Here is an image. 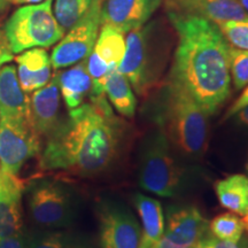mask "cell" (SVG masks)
Listing matches in <instances>:
<instances>
[{"label": "cell", "mask_w": 248, "mask_h": 248, "mask_svg": "<svg viewBox=\"0 0 248 248\" xmlns=\"http://www.w3.org/2000/svg\"><path fill=\"white\" fill-rule=\"evenodd\" d=\"M232 47L248 51V18L215 23Z\"/></svg>", "instance_id": "obj_26"}, {"label": "cell", "mask_w": 248, "mask_h": 248, "mask_svg": "<svg viewBox=\"0 0 248 248\" xmlns=\"http://www.w3.org/2000/svg\"><path fill=\"white\" fill-rule=\"evenodd\" d=\"M238 1L240 2V5L243 6L245 11H246L247 13H248V0H238Z\"/></svg>", "instance_id": "obj_36"}, {"label": "cell", "mask_w": 248, "mask_h": 248, "mask_svg": "<svg viewBox=\"0 0 248 248\" xmlns=\"http://www.w3.org/2000/svg\"><path fill=\"white\" fill-rule=\"evenodd\" d=\"M230 75L237 90L248 85V51L230 46Z\"/></svg>", "instance_id": "obj_27"}, {"label": "cell", "mask_w": 248, "mask_h": 248, "mask_svg": "<svg viewBox=\"0 0 248 248\" xmlns=\"http://www.w3.org/2000/svg\"><path fill=\"white\" fill-rule=\"evenodd\" d=\"M246 170H247V179H248V160H247V163H246Z\"/></svg>", "instance_id": "obj_37"}, {"label": "cell", "mask_w": 248, "mask_h": 248, "mask_svg": "<svg viewBox=\"0 0 248 248\" xmlns=\"http://www.w3.org/2000/svg\"><path fill=\"white\" fill-rule=\"evenodd\" d=\"M246 223L234 213H224L209 223V231L214 237L230 243H239L246 230Z\"/></svg>", "instance_id": "obj_24"}, {"label": "cell", "mask_w": 248, "mask_h": 248, "mask_svg": "<svg viewBox=\"0 0 248 248\" xmlns=\"http://www.w3.org/2000/svg\"><path fill=\"white\" fill-rule=\"evenodd\" d=\"M173 150L159 126L142 138L138 152V183L142 190L162 198H176L192 187L193 167Z\"/></svg>", "instance_id": "obj_4"}, {"label": "cell", "mask_w": 248, "mask_h": 248, "mask_svg": "<svg viewBox=\"0 0 248 248\" xmlns=\"http://www.w3.org/2000/svg\"><path fill=\"white\" fill-rule=\"evenodd\" d=\"M209 232V223L190 204L167 208V225L155 248H190Z\"/></svg>", "instance_id": "obj_11"}, {"label": "cell", "mask_w": 248, "mask_h": 248, "mask_svg": "<svg viewBox=\"0 0 248 248\" xmlns=\"http://www.w3.org/2000/svg\"><path fill=\"white\" fill-rule=\"evenodd\" d=\"M248 106V85L245 86L244 91L241 92V94L238 97L237 100H235L233 104L231 105L230 108L226 110L224 117H223V121H226L231 119L234 114H237L240 109H243L244 107Z\"/></svg>", "instance_id": "obj_28"}, {"label": "cell", "mask_w": 248, "mask_h": 248, "mask_svg": "<svg viewBox=\"0 0 248 248\" xmlns=\"http://www.w3.org/2000/svg\"><path fill=\"white\" fill-rule=\"evenodd\" d=\"M101 248H139L141 226L125 204L104 201L98 210Z\"/></svg>", "instance_id": "obj_10"}, {"label": "cell", "mask_w": 248, "mask_h": 248, "mask_svg": "<svg viewBox=\"0 0 248 248\" xmlns=\"http://www.w3.org/2000/svg\"><path fill=\"white\" fill-rule=\"evenodd\" d=\"M44 0H13V5H36Z\"/></svg>", "instance_id": "obj_34"}, {"label": "cell", "mask_w": 248, "mask_h": 248, "mask_svg": "<svg viewBox=\"0 0 248 248\" xmlns=\"http://www.w3.org/2000/svg\"><path fill=\"white\" fill-rule=\"evenodd\" d=\"M22 191L23 184L16 175L0 168V239L22 233Z\"/></svg>", "instance_id": "obj_15"}, {"label": "cell", "mask_w": 248, "mask_h": 248, "mask_svg": "<svg viewBox=\"0 0 248 248\" xmlns=\"http://www.w3.org/2000/svg\"><path fill=\"white\" fill-rule=\"evenodd\" d=\"M0 119L30 120V98L21 88L14 64L0 68Z\"/></svg>", "instance_id": "obj_16"}, {"label": "cell", "mask_w": 248, "mask_h": 248, "mask_svg": "<svg viewBox=\"0 0 248 248\" xmlns=\"http://www.w3.org/2000/svg\"><path fill=\"white\" fill-rule=\"evenodd\" d=\"M94 0H55L53 13L62 30L67 32L92 7Z\"/></svg>", "instance_id": "obj_25"}, {"label": "cell", "mask_w": 248, "mask_h": 248, "mask_svg": "<svg viewBox=\"0 0 248 248\" xmlns=\"http://www.w3.org/2000/svg\"><path fill=\"white\" fill-rule=\"evenodd\" d=\"M219 203L230 212L239 215L248 230V179L247 176L234 173L215 184Z\"/></svg>", "instance_id": "obj_20"}, {"label": "cell", "mask_w": 248, "mask_h": 248, "mask_svg": "<svg viewBox=\"0 0 248 248\" xmlns=\"http://www.w3.org/2000/svg\"><path fill=\"white\" fill-rule=\"evenodd\" d=\"M166 4L171 13L206 18L213 23L248 18L238 0H166Z\"/></svg>", "instance_id": "obj_14"}, {"label": "cell", "mask_w": 248, "mask_h": 248, "mask_svg": "<svg viewBox=\"0 0 248 248\" xmlns=\"http://www.w3.org/2000/svg\"><path fill=\"white\" fill-rule=\"evenodd\" d=\"M0 248H27V245L22 233H18L0 239Z\"/></svg>", "instance_id": "obj_31"}, {"label": "cell", "mask_w": 248, "mask_h": 248, "mask_svg": "<svg viewBox=\"0 0 248 248\" xmlns=\"http://www.w3.org/2000/svg\"><path fill=\"white\" fill-rule=\"evenodd\" d=\"M125 123L106 95H92L60 121L40 155V168L80 176L105 171L122 150Z\"/></svg>", "instance_id": "obj_1"}, {"label": "cell", "mask_w": 248, "mask_h": 248, "mask_svg": "<svg viewBox=\"0 0 248 248\" xmlns=\"http://www.w3.org/2000/svg\"><path fill=\"white\" fill-rule=\"evenodd\" d=\"M58 84L68 109H75L92 94V79L85 60L57 73Z\"/></svg>", "instance_id": "obj_18"}, {"label": "cell", "mask_w": 248, "mask_h": 248, "mask_svg": "<svg viewBox=\"0 0 248 248\" xmlns=\"http://www.w3.org/2000/svg\"><path fill=\"white\" fill-rule=\"evenodd\" d=\"M168 18L178 36L168 79L213 115L231 94V45L206 18L171 12Z\"/></svg>", "instance_id": "obj_2"}, {"label": "cell", "mask_w": 248, "mask_h": 248, "mask_svg": "<svg viewBox=\"0 0 248 248\" xmlns=\"http://www.w3.org/2000/svg\"><path fill=\"white\" fill-rule=\"evenodd\" d=\"M125 52V37L115 28L101 24L100 31L91 53L111 70L119 68Z\"/></svg>", "instance_id": "obj_22"}, {"label": "cell", "mask_w": 248, "mask_h": 248, "mask_svg": "<svg viewBox=\"0 0 248 248\" xmlns=\"http://www.w3.org/2000/svg\"><path fill=\"white\" fill-rule=\"evenodd\" d=\"M190 248H209L208 245H207L206 240H204V237L202 238V239H200L198 243H195L193 246H191Z\"/></svg>", "instance_id": "obj_35"}, {"label": "cell", "mask_w": 248, "mask_h": 248, "mask_svg": "<svg viewBox=\"0 0 248 248\" xmlns=\"http://www.w3.org/2000/svg\"><path fill=\"white\" fill-rule=\"evenodd\" d=\"M162 0H102L101 24L125 33L148 23Z\"/></svg>", "instance_id": "obj_12"}, {"label": "cell", "mask_w": 248, "mask_h": 248, "mask_svg": "<svg viewBox=\"0 0 248 248\" xmlns=\"http://www.w3.org/2000/svg\"><path fill=\"white\" fill-rule=\"evenodd\" d=\"M18 67V82L26 93L45 86L52 78L51 57L42 47L27 49L15 58Z\"/></svg>", "instance_id": "obj_17"}, {"label": "cell", "mask_w": 248, "mask_h": 248, "mask_svg": "<svg viewBox=\"0 0 248 248\" xmlns=\"http://www.w3.org/2000/svg\"><path fill=\"white\" fill-rule=\"evenodd\" d=\"M53 0L17 8L6 21L4 33L14 54L27 49L53 46L64 36L54 16Z\"/></svg>", "instance_id": "obj_6"}, {"label": "cell", "mask_w": 248, "mask_h": 248, "mask_svg": "<svg viewBox=\"0 0 248 248\" xmlns=\"http://www.w3.org/2000/svg\"><path fill=\"white\" fill-rule=\"evenodd\" d=\"M133 204L141 219V241L139 248H155L164 232V213L160 201L136 193Z\"/></svg>", "instance_id": "obj_19"}, {"label": "cell", "mask_w": 248, "mask_h": 248, "mask_svg": "<svg viewBox=\"0 0 248 248\" xmlns=\"http://www.w3.org/2000/svg\"><path fill=\"white\" fill-rule=\"evenodd\" d=\"M40 141L30 120L0 119V168L17 175L24 163L39 153Z\"/></svg>", "instance_id": "obj_9"}, {"label": "cell", "mask_w": 248, "mask_h": 248, "mask_svg": "<svg viewBox=\"0 0 248 248\" xmlns=\"http://www.w3.org/2000/svg\"><path fill=\"white\" fill-rule=\"evenodd\" d=\"M204 240H206L209 248H247L245 245L239 243H230V241L218 239V238L214 237L213 234H209V232L204 235Z\"/></svg>", "instance_id": "obj_30"}, {"label": "cell", "mask_w": 248, "mask_h": 248, "mask_svg": "<svg viewBox=\"0 0 248 248\" xmlns=\"http://www.w3.org/2000/svg\"><path fill=\"white\" fill-rule=\"evenodd\" d=\"M11 6H13V0H0V15L7 13Z\"/></svg>", "instance_id": "obj_33"}, {"label": "cell", "mask_w": 248, "mask_h": 248, "mask_svg": "<svg viewBox=\"0 0 248 248\" xmlns=\"http://www.w3.org/2000/svg\"><path fill=\"white\" fill-rule=\"evenodd\" d=\"M28 204L33 221L49 229L67 228L76 215L74 193L60 182L44 179L33 183L28 195Z\"/></svg>", "instance_id": "obj_7"}, {"label": "cell", "mask_w": 248, "mask_h": 248, "mask_svg": "<svg viewBox=\"0 0 248 248\" xmlns=\"http://www.w3.org/2000/svg\"><path fill=\"white\" fill-rule=\"evenodd\" d=\"M209 115L193 98L168 79L152 109V119L184 160H200L209 138Z\"/></svg>", "instance_id": "obj_3"}, {"label": "cell", "mask_w": 248, "mask_h": 248, "mask_svg": "<svg viewBox=\"0 0 248 248\" xmlns=\"http://www.w3.org/2000/svg\"><path fill=\"white\" fill-rule=\"evenodd\" d=\"M231 119H233V122L234 124H237V125L248 128V106L244 107L243 109H240L237 114H234Z\"/></svg>", "instance_id": "obj_32"}, {"label": "cell", "mask_w": 248, "mask_h": 248, "mask_svg": "<svg viewBox=\"0 0 248 248\" xmlns=\"http://www.w3.org/2000/svg\"><path fill=\"white\" fill-rule=\"evenodd\" d=\"M169 42L155 22L128 32L125 52L119 71L128 78L139 97H146L159 85L168 63Z\"/></svg>", "instance_id": "obj_5"}, {"label": "cell", "mask_w": 248, "mask_h": 248, "mask_svg": "<svg viewBox=\"0 0 248 248\" xmlns=\"http://www.w3.org/2000/svg\"><path fill=\"white\" fill-rule=\"evenodd\" d=\"M60 89L57 73L43 88L33 91L30 98V121L37 135L48 138L60 123Z\"/></svg>", "instance_id": "obj_13"}, {"label": "cell", "mask_w": 248, "mask_h": 248, "mask_svg": "<svg viewBox=\"0 0 248 248\" xmlns=\"http://www.w3.org/2000/svg\"><path fill=\"white\" fill-rule=\"evenodd\" d=\"M14 59V53L12 52L9 44L6 39L4 30L0 29V68L5 63H8Z\"/></svg>", "instance_id": "obj_29"}, {"label": "cell", "mask_w": 248, "mask_h": 248, "mask_svg": "<svg viewBox=\"0 0 248 248\" xmlns=\"http://www.w3.org/2000/svg\"><path fill=\"white\" fill-rule=\"evenodd\" d=\"M105 95L120 115L128 119L135 116L137 98L128 78L119 69L111 71L108 76L105 83Z\"/></svg>", "instance_id": "obj_21"}, {"label": "cell", "mask_w": 248, "mask_h": 248, "mask_svg": "<svg viewBox=\"0 0 248 248\" xmlns=\"http://www.w3.org/2000/svg\"><path fill=\"white\" fill-rule=\"evenodd\" d=\"M27 248H95L85 235L70 231H43L29 238Z\"/></svg>", "instance_id": "obj_23"}, {"label": "cell", "mask_w": 248, "mask_h": 248, "mask_svg": "<svg viewBox=\"0 0 248 248\" xmlns=\"http://www.w3.org/2000/svg\"><path fill=\"white\" fill-rule=\"evenodd\" d=\"M102 0H94L90 11L59 40L51 54L55 70L85 60L94 47L101 27Z\"/></svg>", "instance_id": "obj_8"}]
</instances>
